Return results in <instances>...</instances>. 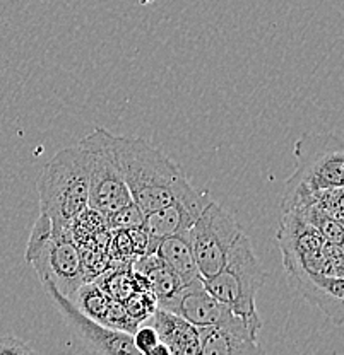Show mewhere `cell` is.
I'll list each match as a JSON object with an SVG mask.
<instances>
[{
  "label": "cell",
  "mask_w": 344,
  "mask_h": 355,
  "mask_svg": "<svg viewBox=\"0 0 344 355\" xmlns=\"http://www.w3.org/2000/svg\"><path fill=\"white\" fill-rule=\"evenodd\" d=\"M99 287L106 292L112 299L125 301L131 294L138 291L136 279L132 270H115V272H103L101 277L96 280Z\"/></svg>",
  "instance_id": "obj_16"
},
{
  "label": "cell",
  "mask_w": 344,
  "mask_h": 355,
  "mask_svg": "<svg viewBox=\"0 0 344 355\" xmlns=\"http://www.w3.org/2000/svg\"><path fill=\"white\" fill-rule=\"evenodd\" d=\"M144 277L147 279V286H149V291L153 292L154 297H156L158 304H160L161 301H165V299L172 297V295L183 286V284L180 282L179 277H177L168 266L163 263V261L156 266V268L147 272Z\"/></svg>",
  "instance_id": "obj_17"
},
{
  "label": "cell",
  "mask_w": 344,
  "mask_h": 355,
  "mask_svg": "<svg viewBox=\"0 0 344 355\" xmlns=\"http://www.w3.org/2000/svg\"><path fill=\"white\" fill-rule=\"evenodd\" d=\"M106 128H96L79 144L90 154V209L108 217L132 197L106 139Z\"/></svg>",
  "instance_id": "obj_7"
},
{
  "label": "cell",
  "mask_w": 344,
  "mask_h": 355,
  "mask_svg": "<svg viewBox=\"0 0 344 355\" xmlns=\"http://www.w3.org/2000/svg\"><path fill=\"white\" fill-rule=\"evenodd\" d=\"M132 342H134L138 354L151 355L154 347H156L161 340L156 328H154L149 321H144V323L139 324L138 330L132 333Z\"/></svg>",
  "instance_id": "obj_21"
},
{
  "label": "cell",
  "mask_w": 344,
  "mask_h": 355,
  "mask_svg": "<svg viewBox=\"0 0 344 355\" xmlns=\"http://www.w3.org/2000/svg\"><path fill=\"white\" fill-rule=\"evenodd\" d=\"M40 210L54 224L72 225L90 207V154L83 144L54 155L38 178Z\"/></svg>",
  "instance_id": "obj_2"
},
{
  "label": "cell",
  "mask_w": 344,
  "mask_h": 355,
  "mask_svg": "<svg viewBox=\"0 0 344 355\" xmlns=\"http://www.w3.org/2000/svg\"><path fill=\"white\" fill-rule=\"evenodd\" d=\"M42 286L45 287L51 302L64 318L67 330L72 336V342L76 343L81 352L105 355L138 354L134 342H132V335L113 330V328H108L92 320L74 304L69 295H64L60 291H57L54 284L47 282Z\"/></svg>",
  "instance_id": "obj_8"
},
{
  "label": "cell",
  "mask_w": 344,
  "mask_h": 355,
  "mask_svg": "<svg viewBox=\"0 0 344 355\" xmlns=\"http://www.w3.org/2000/svg\"><path fill=\"white\" fill-rule=\"evenodd\" d=\"M42 284H54L64 295H72L86 280L83 250L72 236V225H58L40 214L24 253Z\"/></svg>",
  "instance_id": "obj_3"
},
{
  "label": "cell",
  "mask_w": 344,
  "mask_h": 355,
  "mask_svg": "<svg viewBox=\"0 0 344 355\" xmlns=\"http://www.w3.org/2000/svg\"><path fill=\"white\" fill-rule=\"evenodd\" d=\"M265 277L268 273L262 268L249 236L243 232L233 244L220 272L211 279H204V286L218 301L242 316L249 323L254 335L259 336L262 320L259 316L255 299L264 286Z\"/></svg>",
  "instance_id": "obj_4"
},
{
  "label": "cell",
  "mask_w": 344,
  "mask_h": 355,
  "mask_svg": "<svg viewBox=\"0 0 344 355\" xmlns=\"http://www.w3.org/2000/svg\"><path fill=\"white\" fill-rule=\"evenodd\" d=\"M35 354V349L26 340L17 336H0V355H29Z\"/></svg>",
  "instance_id": "obj_22"
},
{
  "label": "cell",
  "mask_w": 344,
  "mask_h": 355,
  "mask_svg": "<svg viewBox=\"0 0 344 355\" xmlns=\"http://www.w3.org/2000/svg\"><path fill=\"white\" fill-rule=\"evenodd\" d=\"M125 184L144 216L175 200L195 198L202 193L190 184L173 159L140 137L115 135L106 132Z\"/></svg>",
  "instance_id": "obj_1"
},
{
  "label": "cell",
  "mask_w": 344,
  "mask_h": 355,
  "mask_svg": "<svg viewBox=\"0 0 344 355\" xmlns=\"http://www.w3.org/2000/svg\"><path fill=\"white\" fill-rule=\"evenodd\" d=\"M124 304L125 308H127L129 314H131L139 324L149 320L158 308V301L151 291H136L134 294H131L125 299Z\"/></svg>",
  "instance_id": "obj_18"
},
{
  "label": "cell",
  "mask_w": 344,
  "mask_h": 355,
  "mask_svg": "<svg viewBox=\"0 0 344 355\" xmlns=\"http://www.w3.org/2000/svg\"><path fill=\"white\" fill-rule=\"evenodd\" d=\"M156 253L161 258L163 263L179 277L183 286L197 279H202L197 263H195L194 253H192L190 243H188L187 232L163 239L158 244Z\"/></svg>",
  "instance_id": "obj_14"
},
{
  "label": "cell",
  "mask_w": 344,
  "mask_h": 355,
  "mask_svg": "<svg viewBox=\"0 0 344 355\" xmlns=\"http://www.w3.org/2000/svg\"><path fill=\"white\" fill-rule=\"evenodd\" d=\"M209 195L202 191L199 197L188 200H175L161 209L154 210L144 216L142 227L146 229L149 236L151 253L156 251L158 244L163 239L172 238V236L183 234L194 225L197 217L204 210V207L209 203Z\"/></svg>",
  "instance_id": "obj_11"
},
{
  "label": "cell",
  "mask_w": 344,
  "mask_h": 355,
  "mask_svg": "<svg viewBox=\"0 0 344 355\" xmlns=\"http://www.w3.org/2000/svg\"><path fill=\"white\" fill-rule=\"evenodd\" d=\"M147 321L156 328L160 340L172 355H201L197 327L182 316L158 306Z\"/></svg>",
  "instance_id": "obj_13"
},
{
  "label": "cell",
  "mask_w": 344,
  "mask_h": 355,
  "mask_svg": "<svg viewBox=\"0 0 344 355\" xmlns=\"http://www.w3.org/2000/svg\"><path fill=\"white\" fill-rule=\"evenodd\" d=\"M288 279L303 297L319 308L332 323H344V275L288 270Z\"/></svg>",
  "instance_id": "obj_10"
},
{
  "label": "cell",
  "mask_w": 344,
  "mask_h": 355,
  "mask_svg": "<svg viewBox=\"0 0 344 355\" xmlns=\"http://www.w3.org/2000/svg\"><path fill=\"white\" fill-rule=\"evenodd\" d=\"M199 330L201 355H243L261 352L257 335L245 321L235 324H211Z\"/></svg>",
  "instance_id": "obj_12"
},
{
  "label": "cell",
  "mask_w": 344,
  "mask_h": 355,
  "mask_svg": "<svg viewBox=\"0 0 344 355\" xmlns=\"http://www.w3.org/2000/svg\"><path fill=\"white\" fill-rule=\"evenodd\" d=\"M297 171L288 180L284 210L305 197L344 188V142L334 135H303L295 147Z\"/></svg>",
  "instance_id": "obj_5"
},
{
  "label": "cell",
  "mask_w": 344,
  "mask_h": 355,
  "mask_svg": "<svg viewBox=\"0 0 344 355\" xmlns=\"http://www.w3.org/2000/svg\"><path fill=\"white\" fill-rule=\"evenodd\" d=\"M103 324L108 328H113V330L129 333V335H132L139 327L138 321L129 314L124 301H117V299H112V301H110L108 311H106Z\"/></svg>",
  "instance_id": "obj_19"
},
{
  "label": "cell",
  "mask_w": 344,
  "mask_h": 355,
  "mask_svg": "<svg viewBox=\"0 0 344 355\" xmlns=\"http://www.w3.org/2000/svg\"><path fill=\"white\" fill-rule=\"evenodd\" d=\"M158 306L179 314L197 328L211 327V324H235L245 321L207 291L204 279L185 284L172 297L165 299Z\"/></svg>",
  "instance_id": "obj_9"
},
{
  "label": "cell",
  "mask_w": 344,
  "mask_h": 355,
  "mask_svg": "<svg viewBox=\"0 0 344 355\" xmlns=\"http://www.w3.org/2000/svg\"><path fill=\"white\" fill-rule=\"evenodd\" d=\"M72 299L74 304L77 306L84 314L96 320L98 323L103 324L106 316V311H108L110 297L95 280H90V282H84L83 286H79L74 291L72 295H69Z\"/></svg>",
  "instance_id": "obj_15"
},
{
  "label": "cell",
  "mask_w": 344,
  "mask_h": 355,
  "mask_svg": "<svg viewBox=\"0 0 344 355\" xmlns=\"http://www.w3.org/2000/svg\"><path fill=\"white\" fill-rule=\"evenodd\" d=\"M106 222H108L110 229L115 231V229H124V231H129V229H134L142 225L144 222V212L139 209L134 203V200L127 203V205L120 207L118 210H115L113 214H110L108 217H105Z\"/></svg>",
  "instance_id": "obj_20"
},
{
  "label": "cell",
  "mask_w": 344,
  "mask_h": 355,
  "mask_svg": "<svg viewBox=\"0 0 344 355\" xmlns=\"http://www.w3.org/2000/svg\"><path fill=\"white\" fill-rule=\"evenodd\" d=\"M243 229L220 203L209 200L201 216L187 231L188 243L202 279H211L221 270Z\"/></svg>",
  "instance_id": "obj_6"
}]
</instances>
